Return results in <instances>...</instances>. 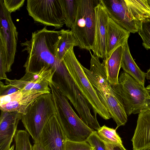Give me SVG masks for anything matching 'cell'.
Returning a JSON list of instances; mask_svg holds the SVG:
<instances>
[{
    "label": "cell",
    "mask_w": 150,
    "mask_h": 150,
    "mask_svg": "<svg viewBox=\"0 0 150 150\" xmlns=\"http://www.w3.org/2000/svg\"><path fill=\"white\" fill-rule=\"evenodd\" d=\"M61 32L48 30L46 26L33 32L29 40L21 43L22 52L28 54L23 66L25 73H38L44 69H51L54 74L59 73L64 64L55 55L57 42Z\"/></svg>",
    "instance_id": "1"
},
{
    "label": "cell",
    "mask_w": 150,
    "mask_h": 150,
    "mask_svg": "<svg viewBox=\"0 0 150 150\" xmlns=\"http://www.w3.org/2000/svg\"><path fill=\"white\" fill-rule=\"evenodd\" d=\"M91 56L90 67L88 69L82 66L83 69L100 101L117 125V129L125 125L127 116L118 84L112 85L107 78L104 63L99 58Z\"/></svg>",
    "instance_id": "2"
},
{
    "label": "cell",
    "mask_w": 150,
    "mask_h": 150,
    "mask_svg": "<svg viewBox=\"0 0 150 150\" xmlns=\"http://www.w3.org/2000/svg\"><path fill=\"white\" fill-rule=\"evenodd\" d=\"M110 18L130 33L138 32L142 21L150 19L147 0H101Z\"/></svg>",
    "instance_id": "3"
},
{
    "label": "cell",
    "mask_w": 150,
    "mask_h": 150,
    "mask_svg": "<svg viewBox=\"0 0 150 150\" xmlns=\"http://www.w3.org/2000/svg\"><path fill=\"white\" fill-rule=\"evenodd\" d=\"M49 87L54 103L55 114L67 139L74 141H86L93 130L78 116L67 98L52 83Z\"/></svg>",
    "instance_id": "4"
},
{
    "label": "cell",
    "mask_w": 150,
    "mask_h": 150,
    "mask_svg": "<svg viewBox=\"0 0 150 150\" xmlns=\"http://www.w3.org/2000/svg\"><path fill=\"white\" fill-rule=\"evenodd\" d=\"M73 48L67 51L62 61L77 87L92 107L94 116L96 117L97 114L105 120L110 119V114L98 97L85 74L82 65L75 55Z\"/></svg>",
    "instance_id": "5"
},
{
    "label": "cell",
    "mask_w": 150,
    "mask_h": 150,
    "mask_svg": "<svg viewBox=\"0 0 150 150\" xmlns=\"http://www.w3.org/2000/svg\"><path fill=\"white\" fill-rule=\"evenodd\" d=\"M100 0H78L76 17L71 31L80 48L92 50L96 30L95 8Z\"/></svg>",
    "instance_id": "6"
},
{
    "label": "cell",
    "mask_w": 150,
    "mask_h": 150,
    "mask_svg": "<svg viewBox=\"0 0 150 150\" xmlns=\"http://www.w3.org/2000/svg\"><path fill=\"white\" fill-rule=\"evenodd\" d=\"M55 108L52 93L39 96L29 108L27 113L22 114L21 121L25 129L33 139L38 142L45 125L50 117L55 114Z\"/></svg>",
    "instance_id": "7"
},
{
    "label": "cell",
    "mask_w": 150,
    "mask_h": 150,
    "mask_svg": "<svg viewBox=\"0 0 150 150\" xmlns=\"http://www.w3.org/2000/svg\"><path fill=\"white\" fill-rule=\"evenodd\" d=\"M118 85L127 115L150 108V97L146 88L129 74L121 72Z\"/></svg>",
    "instance_id": "8"
},
{
    "label": "cell",
    "mask_w": 150,
    "mask_h": 150,
    "mask_svg": "<svg viewBox=\"0 0 150 150\" xmlns=\"http://www.w3.org/2000/svg\"><path fill=\"white\" fill-rule=\"evenodd\" d=\"M26 8L35 22L56 29L64 24L61 0H28Z\"/></svg>",
    "instance_id": "9"
},
{
    "label": "cell",
    "mask_w": 150,
    "mask_h": 150,
    "mask_svg": "<svg viewBox=\"0 0 150 150\" xmlns=\"http://www.w3.org/2000/svg\"><path fill=\"white\" fill-rule=\"evenodd\" d=\"M11 13L0 0V44L3 46L6 58V72H11L16 51L18 33Z\"/></svg>",
    "instance_id": "10"
},
{
    "label": "cell",
    "mask_w": 150,
    "mask_h": 150,
    "mask_svg": "<svg viewBox=\"0 0 150 150\" xmlns=\"http://www.w3.org/2000/svg\"><path fill=\"white\" fill-rule=\"evenodd\" d=\"M67 139L54 114L45 125L38 142L45 150H65Z\"/></svg>",
    "instance_id": "11"
},
{
    "label": "cell",
    "mask_w": 150,
    "mask_h": 150,
    "mask_svg": "<svg viewBox=\"0 0 150 150\" xmlns=\"http://www.w3.org/2000/svg\"><path fill=\"white\" fill-rule=\"evenodd\" d=\"M96 30L92 51L93 55L105 60L106 54V39L107 24L109 18L100 0L95 8Z\"/></svg>",
    "instance_id": "12"
},
{
    "label": "cell",
    "mask_w": 150,
    "mask_h": 150,
    "mask_svg": "<svg viewBox=\"0 0 150 150\" xmlns=\"http://www.w3.org/2000/svg\"><path fill=\"white\" fill-rule=\"evenodd\" d=\"M22 115L17 112L1 111L0 118V150H9L10 148Z\"/></svg>",
    "instance_id": "13"
},
{
    "label": "cell",
    "mask_w": 150,
    "mask_h": 150,
    "mask_svg": "<svg viewBox=\"0 0 150 150\" xmlns=\"http://www.w3.org/2000/svg\"><path fill=\"white\" fill-rule=\"evenodd\" d=\"M131 141L133 150H150V108L139 114Z\"/></svg>",
    "instance_id": "14"
},
{
    "label": "cell",
    "mask_w": 150,
    "mask_h": 150,
    "mask_svg": "<svg viewBox=\"0 0 150 150\" xmlns=\"http://www.w3.org/2000/svg\"><path fill=\"white\" fill-rule=\"evenodd\" d=\"M130 33L111 18H109L107 28L105 59L117 48L123 46L128 41Z\"/></svg>",
    "instance_id": "15"
},
{
    "label": "cell",
    "mask_w": 150,
    "mask_h": 150,
    "mask_svg": "<svg viewBox=\"0 0 150 150\" xmlns=\"http://www.w3.org/2000/svg\"><path fill=\"white\" fill-rule=\"evenodd\" d=\"M123 47L121 46L115 50L105 60H103L108 80L112 85L118 84V75L121 68Z\"/></svg>",
    "instance_id": "16"
},
{
    "label": "cell",
    "mask_w": 150,
    "mask_h": 150,
    "mask_svg": "<svg viewBox=\"0 0 150 150\" xmlns=\"http://www.w3.org/2000/svg\"><path fill=\"white\" fill-rule=\"evenodd\" d=\"M123 47L121 68L140 83L144 86L146 73L142 71L137 65L130 53L127 41Z\"/></svg>",
    "instance_id": "17"
},
{
    "label": "cell",
    "mask_w": 150,
    "mask_h": 150,
    "mask_svg": "<svg viewBox=\"0 0 150 150\" xmlns=\"http://www.w3.org/2000/svg\"><path fill=\"white\" fill-rule=\"evenodd\" d=\"M44 94L45 93H38L23 96L16 100L0 105V110L6 112H17L25 115L37 98Z\"/></svg>",
    "instance_id": "18"
},
{
    "label": "cell",
    "mask_w": 150,
    "mask_h": 150,
    "mask_svg": "<svg viewBox=\"0 0 150 150\" xmlns=\"http://www.w3.org/2000/svg\"><path fill=\"white\" fill-rule=\"evenodd\" d=\"M61 30L55 50L56 57L60 61H62L69 50L74 46H78V42L71 30L63 29Z\"/></svg>",
    "instance_id": "19"
},
{
    "label": "cell",
    "mask_w": 150,
    "mask_h": 150,
    "mask_svg": "<svg viewBox=\"0 0 150 150\" xmlns=\"http://www.w3.org/2000/svg\"><path fill=\"white\" fill-rule=\"evenodd\" d=\"M64 23L70 28L74 22L77 11L78 0H61Z\"/></svg>",
    "instance_id": "20"
},
{
    "label": "cell",
    "mask_w": 150,
    "mask_h": 150,
    "mask_svg": "<svg viewBox=\"0 0 150 150\" xmlns=\"http://www.w3.org/2000/svg\"><path fill=\"white\" fill-rule=\"evenodd\" d=\"M116 130L104 125L97 132L99 137L104 142L113 144H122L121 139Z\"/></svg>",
    "instance_id": "21"
},
{
    "label": "cell",
    "mask_w": 150,
    "mask_h": 150,
    "mask_svg": "<svg viewBox=\"0 0 150 150\" xmlns=\"http://www.w3.org/2000/svg\"><path fill=\"white\" fill-rule=\"evenodd\" d=\"M5 85L1 81H0V96H5L21 91L25 87L23 82L20 79L5 80Z\"/></svg>",
    "instance_id": "22"
},
{
    "label": "cell",
    "mask_w": 150,
    "mask_h": 150,
    "mask_svg": "<svg viewBox=\"0 0 150 150\" xmlns=\"http://www.w3.org/2000/svg\"><path fill=\"white\" fill-rule=\"evenodd\" d=\"M30 135L26 130H17L14 137L15 150H33L30 140Z\"/></svg>",
    "instance_id": "23"
},
{
    "label": "cell",
    "mask_w": 150,
    "mask_h": 150,
    "mask_svg": "<svg viewBox=\"0 0 150 150\" xmlns=\"http://www.w3.org/2000/svg\"><path fill=\"white\" fill-rule=\"evenodd\" d=\"M138 33L142 39L143 46L146 50H150V19L142 21Z\"/></svg>",
    "instance_id": "24"
},
{
    "label": "cell",
    "mask_w": 150,
    "mask_h": 150,
    "mask_svg": "<svg viewBox=\"0 0 150 150\" xmlns=\"http://www.w3.org/2000/svg\"><path fill=\"white\" fill-rule=\"evenodd\" d=\"M86 141L94 150H106L104 143L99 137L97 131L93 130Z\"/></svg>",
    "instance_id": "25"
},
{
    "label": "cell",
    "mask_w": 150,
    "mask_h": 150,
    "mask_svg": "<svg viewBox=\"0 0 150 150\" xmlns=\"http://www.w3.org/2000/svg\"><path fill=\"white\" fill-rule=\"evenodd\" d=\"M93 148L86 141H74L67 139L65 150H92Z\"/></svg>",
    "instance_id": "26"
},
{
    "label": "cell",
    "mask_w": 150,
    "mask_h": 150,
    "mask_svg": "<svg viewBox=\"0 0 150 150\" xmlns=\"http://www.w3.org/2000/svg\"><path fill=\"white\" fill-rule=\"evenodd\" d=\"M6 58L5 51L3 45L0 44V79L6 80Z\"/></svg>",
    "instance_id": "27"
},
{
    "label": "cell",
    "mask_w": 150,
    "mask_h": 150,
    "mask_svg": "<svg viewBox=\"0 0 150 150\" xmlns=\"http://www.w3.org/2000/svg\"><path fill=\"white\" fill-rule=\"evenodd\" d=\"M25 0H4V5L11 13L19 10L24 5Z\"/></svg>",
    "instance_id": "28"
},
{
    "label": "cell",
    "mask_w": 150,
    "mask_h": 150,
    "mask_svg": "<svg viewBox=\"0 0 150 150\" xmlns=\"http://www.w3.org/2000/svg\"><path fill=\"white\" fill-rule=\"evenodd\" d=\"M23 96L20 91L7 95L0 96V105L6 104L19 99Z\"/></svg>",
    "instance_id": "29"
},
{
    "label": "cell",
    "mask_w": 150,
    "mask_h": 150,
    "mask_svg": "<svg viewBox=\"0 0 150 150\" xmlns=\"http://www.w3.org/2000/svg\"><path fill=\"white\" fill-rule=\"evenodd\" d=\"M104 143L106 150H127L122 144H113Z\"/></svg>",
    "instance_id": "30"
},
{
    "label": "cell",
    "mask_w": 150,
    "mask_h": 150,
    "mask_svg": "<svg viewBox=\"0 0 150 150\" xmlns=\"http://www.w3.org/2000/svg\"><path fill=\"white\" fill-rule=\"evenodd\" d=\"M33 150H45L40 143L38 142H34L33 146Z\"/></svg>",
    "instance_id": "31"
},
{
    "label": "cell",
    "mask_w": 150,
    "mask_h": 150,
    "mask_svg": "<svg viewBox=\"0 0 150 150\" xmlns=\"http://www.w3.org/2000/svg\"><path fill=\"white\" fill-rule=\"evenodd\" d=\"M146 78L147 79L150 80V67L146 73Z\"/></svg>",
    "instance_id": "32"
},
{
    "label": "cell",
    "mask_w": 150,
    "mask_h": 150,
    "mask_svg": "<svg viewBox=\"0 0 150 150\" xmlns=\"http://www.w3.org/2000/svg\"><path fill=\"white\" fill-rule=\"evenodd\" d=\"M146 88L150 97V84L147 86Z\"/></svg>",
    "instance_id": "33"
},
{
    "label": "cell",
    "mask_w": 150,
    "mask_h": 150,
    "mask_svg": "<svg viewBox=\"0 0 150 150\" xmlns=\"http://www.w3.org/2000/svg\"><path fill=\"white\" fill-rule=\"evenodd\" d=\"M14 145H13L12 146L10 147L9 150H14Z\"/></svg>",
    "instance_id": "34"
},
{
    "label": "cell",
    "mask_w": 150,
    "mask_h": 150,
    "mask_svg": "<svg viewBox=\"0 0 150 150\" xmlns=\"http://www.w3.org/2000/svg\"><path fill=\"white\" fill-rule=\"evenodd\" d=\"M148 3L150 6V0H147Z\"/></svg>",
    "instance_id": "35"
},
{
    "label": "cell",
    "mask_w": 150,
    "mask_h": 150,
    "mask_svg": "<svg viewBox=\"0 0 150 150\" xmlns=\"http://www.w3.org/2000/svg\"><path fill=\"white\" fill-rule=\"evenodd\" d=\"M93 148V149H92V150H94V149L93 148Z\"/></svg>",
    "instance_id": "36"
}]
</instances>
